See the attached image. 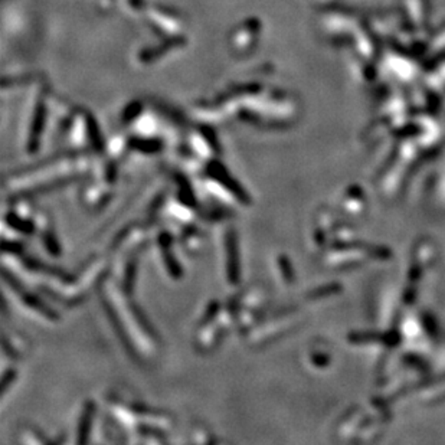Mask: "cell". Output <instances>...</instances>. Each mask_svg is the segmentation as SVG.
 <instances>
[{"instance_id":"cell-1","label":"cell","mask_w":445,"mask_h":445,"mask_svg":"<svg viewBox=\"0 0 445 445\" xmlns=\"http://www.w3.org/2000/svg\"><path fill=\"white\" fill-rule=\"evenodd\" d=\"M100 294L111 325L129 355L139 362L155 359L160 347L159 337L120 281L109 274L100 284Z\"/></svg>"},{"instance_id":"cell-2","label":"cell","mask_w":445,"mask_h":445,"mask_svg":"<svg viewBox=\"0 0 445 445\" xmlns=\"http://www.w3.org/2000/svg\"><path fill=\"white\" fill-rule=\"evenodd\" d=\"M87 172L88 160L85 159L55 162L10 175L3 180V189L10 199L30 197L71 185L85 176Z\"/></svg>"},{"instance_id":"cell-3","label":"cell","mask_w":445,"mask_h":445,"mask_svg":"<svg viewBox=\"0 0 445 445\" xmlns=\"http://www.w3.org/2000/svg\"><path fill=\"white\" fill-rule=\"evenodd\" d=\"M111 261L105 255L91 257L81 267L78 274H69L67 279L52 280L43 283L39 287L41 293L61 305L74 307L83 303L96 287L109 275Z\"/></svg>"},{"instance_id":"cell-4","label":"cell","mask_w":445,"mask_h":445,"mask_svg":"<svg viewBox=\"0 0 445 445\" xmlns=\"http://www.w3.org/2000/svg\"><path fill=\"white\" fill-rule=\"evenodd\" d=\"M3 287L9 288L13 303L18 305V309L29 318L36 320L43 325H55L59 321V314L52 307L45 301L41 296L29 290L26 284L18 279L12 271L3 268L2 272Z\"/></svg>"},{"instance_id":"cell-5","label":"cell","mask_w":445,"mask_h":445,"mask_svg":"<svg viewBox=\"0 0 445 445\" xmlns=\"http://www.w3.org/2000/svg\"><path fill=\"white\" fill-rule=\"evenodd\" d=\"M290 314L279 313L267 317L264 314L247 333H243V337L250 346L263 347L283 336L290 327Z\"/></svg>"},{"instance_id":"cell-6","label":"cell","mask_w":445,"mask_h":445,"mask_svg":"<svg viewBox=\"0 0 445 445\" xmlns=\"http://www.w3.org/2000/svg\"><path fill=\"white\" fill-rule=\"evenodd\" d=\"M151 222L149 224H131L124 226L121 231L113 238L110 245V254L116 255H131L139 254L146 248L151 238Z\"/></svg>"},{"instance_id":"cell-7","label":"cell","mask_w":445,"mask_h":445,"mask_svg":"<svg viewBox=\"0 0 445 445\" xmlns=\"http://www.w3.org/2000/svg\"><path fill=\"white\" fill-rule=\"evenodd\" d=\"M225 248V274L229 285H238L241 281V263H239V243L238 234L229 226L224 235Z\"/></svg>"},{"instance_id":"cell-8","label":"cell","mask_w":445,"mask_h":445,"mask_svg":"<svg viewBox=\"0 0 445 445\" xmlns=\"http://www.w3.org/2000/svg\"><path fill=\"white\" fill-rule=\"evenodd\" d=\"M113 196V185L98 179L91 180L83 186L81 189V202L89 210L102 209L105 204L110 202Z\"/></svg>"},{"instance_id":"cell-9","label":"cell","mask_w":445,"mask_h":445,"mask_svg":"<svg viewBox=\"0 0 445 445\" xmlns=\"http://www.w3.org/2000/svg\"><path fill=\"white\" fill-rule=\"evenodd\" d=\"M206 176L212 177L213 180H217L228 193H231L235 197V201L239 204V206H250L251 205V196L231 175L225 171L224 166H221L218 163H212L209 166V171L206 172Z\"/></svg>"},{"instance_id":"cell-10","label":"cell","mask_w":445,"mask_h":445,"mask_svg":"<svg viewBox=\"0 0 445 445\" xmlns=\"http://www.w3.org/2000/svg\"><path fill=\"white\" fill-rule=\"evenodd\" d=\"M30 340L18 330L3 329L2 336V349L5 355L12 360H22L30 350Z\"/></svg>"},{"instance_id":"cell-11","label":"cell","mask_w":445,"mask_h":445,"mask_svg":"<svg viewBox=\"0 0 445 445\" xmlns=\"http://www.w3.org/2000/svg\"><path fill=\"white\" fill-rule=\"evenodd\" d=\"M96 412H97V405L94 401H87L83 405L78 425H76L75 444L84 445L89 441V434H91V428H93V424H94Z\"/></svg>"},{"instance_id":"cell-12","label":"cell","mask_w":445,"mask_h":445,"mask_svg":"<svg viewBox=\"0 0 445 445\" xmlns=\"http://www.w3.org/2000/svg\"><path fill=\"white\" fill-rule=\"evenodd\" d=\"M183 248H185L186 252L192 254V255H197L204 250V243H205V238L201 229H199L196 225H191L183 228L182 234L179 235V238Z\"/></svg>"},{"instance_id":"cell-13","label":"cell","mask_w":445,"mask_h":445,"mask_svg":"<svg viewBox=\"0 0 445 445\" xmlns=\"http://www.w3.org/2000/svg\"><path fill=\"white\" fill-rule=\"evenodd\" d=\"M17 442L36 445V444H51L52 441H50L47 437H45L43 433L39 431L36 426L23 424L17 431Z\"/></svg>"},{"instance_id":"cell-14","label":"cell","mask_w":445,"mask_h":445,"mask_svg":"<svg viewBox=\"0 0 445 445\" xmlns=\"http://www.w3.org/2000/svg\"><path fill=\"white\" fill-rule=\"evenodd\" d=\"M160 252H162L163 267H164L169 277L173 280H180L183 277V270L179 264L177 258L175 257L172 248H163V250H160Z\"/></svg>"},{"instance_id":"cell-15","label":"cell","mask_w":445,"mask_h":445,"mask_svg":"<svg viewBox=\"0 0 445 445\" xmlns=\"http://www.w3.org/2000/svg\"><path fill=\"white\" fill-rule=\"evenodd\" d=\"M39 237H41V241H42L45 251H47L54 258L61 257V252H63V251H61V243H59V241H58V238H56V235L54 232V226L48 228L47 231L41 232Z\"/></svg>"},{"instance_id":"cell-16","label":"cell","mask_w":445,"mask_h":445,"mask_svg":"<svg viewBox=\"0 0 445 445\" xmlns=\"http://www.w3.org/2000/svg\"><path fill=\"white\" fill-rule=\"evenodd\" d=\"M189 442L193 444H212V442H217L212 437V434L208 431L206 426L202 425H195L191 431H189Z\"/></svg>"},{"instance_id":"cell-17","label":"cell","mask_w":445,"mask_h":445,"mask_svg":"<svg viewBox=\"0 0 445 445\" xmlns=\"http://www.w3.org/2000/svg\"><path fill=\"white\" fill-rule=\"evenodd\" d=\"M18 379V371L14 367H9L2 375V382H0V395L5 398L8 391L12 388V385Z\"/></svg>"},{"instance_id":"cell-18","label":"cell","mask_w":445,"mask_h":445,"mask_svg":"<svg viewBox=\"0 0 445 445\" xmlns=\"http://www.w3.org/2000/svg\"><path fill=\"white\" fill-rule=\"evenodd\" d=\"M279 267H280L283 279L285 281H290L291 280V270H290V264H288L287 258H284V257H280L279 258Z\"/></svg>"}]
</instances>
